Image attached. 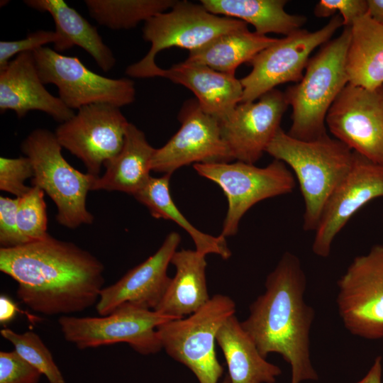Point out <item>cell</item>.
<instances>
[{"instance_id": "obj_1", "label": "cell", "mask_w": 383, "mask_h": 383, "mask_svg": "<svg viewBox=\"0 0 383 383\" xmlns=\"http://www.w3.org/2000/svg\"><path fill=\"white\" fill-rule=\"evenodd\" d=\"M0 270L18 283L17 297L33 311L52 316L82 311L96 304L104 266L75 244L46 238L0 249Z\"/></svg>"}, {"instance_id": "obj_2", "label": "cell", "mask_w": 383, "mask_h": 383, "mask_svg": "<svg viewBox=\"0 0 383 383\" xmlns=\"http://www.w3.org/2000/svg\"><path fill=\"white\" fill-rule=\"evenodd\" d=\"M265 291L250 306L243 328L264 357L277 353L290 365L291 383L316 381L310 355L313 309L304 300L306 277L300 259L284 252L267 275Z\"/></svg>"}, {"instance_id": "obj_3", "label": "cell", "mask_w": 383, "mask_h": 383, "mask_svg": "<svg viewBox=\"0 0 383 383\" xmlns=\"http://www.w3.org/2000/svg\"><path fill=\"white\" fill-rule=\"evenodd\" d=\"M266 152L293 170L304 203L303 229L315 231L329 197L351 167L353 151L328 134L306 141L281 128Z\"/></svg>"}, {"instance_id": "obj_4", "label": "cell", "mask_w": 383, "mask_h": 383, "mask_svg": "<svg viewBox=\"0 0 383 383\" xmlns=\"http://www.w3.org/2000/svg\"><path fill=\"white\" fill-rule=\"evenodd\" d=\"M350 27L323 45L311 57L302 79L284 94L292 109L288 134L301 140H313L327 134L326 118L331 106L348 84L345 71Z\"/></svg>"}, {"instance_id": "obj_5", "label": "cell", "mask_w": 383, "mask_h": 383, "mask_svg": "<svg viewBox=\"0 0 383 383\" xmlns=\"http://www.w3.org/2000/svg\"><path fill=\"white\" fill-rule=\"evenodd\" d=\"M21 150L33 165L31 184L40 187L55 204L57 222L69 228L91 224L94 216L87 209L86 199L98 177L70 165L55 134L47 129L32 131L23 141Z\"/></svg>"}, {"instance_id": "obj_6", "label": "cell", "mask_w": 383, "mask_h": 383, "mask_svg": "<svg viewBox=\"0 0 383 383\" xmlns=\"http://www.w3.org/2000/svg\"><path fill=\"white\" fill-rule=\"evenodd\" d=\"M246 26L243 21L209 12L201 4L177 1L169 11L144 23L143 38L150 48L140 61L127 67L126 74L135 78L160 77L162 68L155 62L160 51L172 47L196 50L222 34Z\"/></svg>"}, {"instance_id": "obj_7", "label": "cell", "mask_w": 383, "mask_h": 383, "mask_svg": "<svg viewBox=\"0 0 383 383\" xmlns=\"http://www.w3.org/2000/svg\"><path fill=\"white\" fill-rule=\"evenodd\" d=\"M235 311V304L231 297L215 294L189 316L171 319L157 326L162 348L189 368L199 383H218L223 368L216 355V335Z\"/></svg>"}, {"instance_id": "obj_8", "label": "cell", "mask_w": 383, "mask_h": 383, "mask_svg": "<svg viewBox=\"0 0 383 383\" xmlns=\"http://www.w3.org/2000/svg\"><path fill=\"white\" fill-rule=\"evenodd\" d=\"M200 176L217 184L228 201L221 235H235L245 213L257 203L289 194L296 186L285 163L274 160L265 167L241 161L193 165Z\"/></svg>"}, {"instance_id": "obj_9", "label": "cell", "mask_w": 383, "mask_h": 383, "mask_svg": "<svg viewBox=\"0 0 383 383\" xmlns=\"http://www.w3.org/2000/svg\"><path fill=\"white\" fill-rule=\"evenodd\" d=\"M171 319L155 310L126 303L106 316H62L58 323L65 339L79 349L125 343L147 355L162 349L157 328Z\"/></svg>"}, {"instance_id": "obj_10", "label": "cell", "mask_w": 383, "mask_h": 383, "mask_svg": "<svg viewBox=\"0 0 383 383\" xmlns=\"http://www.w3.org/2000/svg\"><path fill=\"white\" fill-rule=\"evenodd\" d=\"M345 328L367 340L383 338V243L355 257L337 282Z\"/></svg>"}, {"instance_id": "obj_11", "label": "cell", "mask_w": 383, "mask_h": 383, "mask_svg": "<svg viewBox=\"0 0 383 383\" xmlns=\"http://www.w3.org/2000/svg\"><path fill=\"white\" fill-rule=\"evenodd\" d=\"M343 26L339 14L315 31L298 30L260 52L249 64L251 72L240 80L243 92L240 103L255 101L279 84L298 83L311 52L330 40Z\"/></svg>"}, {"instance_id": "obj_12", "label": "cell", "mask_w": 383, "mask_h": 383, "mask_svg": "<svg viewBox=\"0 0 383 383\" xmlns=\"http://www.w3.org/2000/svg\"><path fill=\"white\" fill-rule=\"evenodd\" d=\"M43 84H55L59 98L70 109L94 104L121 108L135 99L133 81L112 79L89 70L77 57L66 56L48 47L33 52Z\"/></svg>"}, {"instance_id": "obj_13", "label": "cell", "mask_w": 383, "mask_h": 383, "mask_svg": "<svg viewBox=\"0 0 383 383\" xmlns=\"http://www.w3.org/2000/svg\"><path fill=\"white\" fill-rule=\"evenodd\" d=\"M128 124L120 108L94 104L78 109L55 134L62 148L82 161L87 173L99 177L101 166L121 150Z\"/></svg>"}, {"instance_id": "obj_14", "label": "cell", "mask_w": 383, "mask_h": 383, "mask_svg": "<svg viewBox=\"0 0 383 383\" xmlns=\"http://www.w3.org/2000/svg\"><path fill=\"white\" fill-rule=\"evenodd\" d=\"M335 138L383 166V85L368 89L348 84L326 118Z\"/></svg>"}, {"instance_id": "obj_15", "label": "cell", "mask_w": 383, "mask_h": 383, "mask_svg": "<svg viewBox=\"0 0 383 383\" xmlns=\"http://www.w3.org/2000/svg\"><path fill=\"white\" fill-rule=\"evenodd\" d=\"M181 127L162 148L155 149L152 171L171 174L190 164L230 162L233 160L220 123L204 112L196 100L189 101L179 115Z\"/></svg>"}, {"instance_id": "obj_16", "label": "cell", "mask_w": 383, "mask_h": 383, "mask_svg": "<svg viewBox=\"0 0 383 383\" xmlns=\"http://www.w3.org/2000/svg\"><path fill=\"white\" fill-rule=\"evenodd\" d=\"M383 197V166L353 151L351 167L329 197L316 229L313 252L330 255L332 243L349 220L373 199Z\"/></svg>"}, {"instance_id": "obj_17", "label": "cell", "mask_w": 383, "mask_h": 383, "mask_svg": "<svg viewBox=\"0 0 383 383\" xmlns=\"http://www.w3.org/2000/svg\"><path fill=\"white\" fill-rule=\"evenodd\" d=\"M288 106L284 92L277 89L263 94L257 101L240 103L231 118L220 123L233 160L249 164L259 160L281 128Z\"/></svg>"}, {"instance_id": "obj_18", "label": "cell", "mask_w": 383, "mask_h": 383, "mask_svg": "<svg viewBox=\"0 0 383 383\" xmlns=\"http://www.w3.org/2000/svg\"><path fill=\"white\" fill-rule=\"evenodd\" d=\"M180 242V235L170 232L152 255L103 288L96 305L97 313L106 316L126 303L154 310L170 283L167 269Z\"/></svg>"}, {"instance_id": "obj_19", "label": "cell", "mask_w": 383, "mask_h": 383, "mask_svg": "<svg viewBox=\"0 0 383 383\" xmlns=\"http://www.w3.org/2000/svg\"><path fill=\"white\" fill-rule=\"evenodd\" d=\"M14 111L21 118L29 111H40L61 123L74 116L62 100L45 87L33 52H24L0 69V111Z\"/></svg>"}, {"instance_id": "obj_20", "label": "cell", "mask_w": 383, "mask_h": 383, "mask_svg": "<svg viewBox=\"0 0 383 383\" xmlns=\"http://www.w3.org/2000/svg\"><path fill=\"white\" fill-rule=\"evenodd\" d=\"M160 77L191 90L201 109L219 123L228 121L241 101L243 89L235 75L222 73L203 65L184 61L167 70L162 69Z\"/></svg>"}, {"instance_id": "obj_21", "label": "cell", "mask_w": 383, "mask_h": 383, "mask_svg": "<svg viewBox=\"0 0 383 383\" xmlns=\"http://www.w3.org/2000/svg\"><path fill=\"white\" fill-rule=\"evenodd\" d=\"M206 256L195 250L182 249L173 255L176 273L154 309L173 319L189 316L210 299L206 279Z\"/></svg>"}, {"instance_id": "obj_22", "label": "cell", "mask_w": 383, "mask_h": 383, "mask_svg": "<svg viewBox=\"0 0 383 383\" xmlns=\"http://www.w3.org/2000/svg\"><path fill=\"white\" fill-rule=\"evenodd\" d=\"M155 150L145 133L129 123L121 150L104 164L105 173L95 179L91 191H117L133 196L151 177Z\"/></svg>"}, {"instance_id": "obj_23", "label": "cell", "mask_w": 383, "mask_h": 383, "mask_svg": "<svg viewBox=\"0 0 383 383\" xmlns=\"http://www.w3.org/2000/svg\"><path fill=\"white\" fill-rule=\"evenodd\" d=\"M216 343L226 359L231 383H275L282 374L279 367L260 354L235 315L221 326Z\"/></svg>"}, {"instance_id": "obj_24", "label": "cell", "mask_w": 383, "mask_h": 383, "mask_svg": "<svg viewBox=\"0 0 383 383\" xmlns=\"http://www.w3.org/2000/svg\"><path fill=\"white\" fill-rule=\"evenodd\" d=\"M345 71L352 85L368 89L383 85V24L368 13L350 26Z\"/></svg>"}, {"instance_id": "obj_25", "label": "cell", "mask_w": 383, "mask_h": 383, "mask_svg": "<svg viewBox=\"0 0 383 383\" xmlns=\"http://www.w3.org/2000/svg\"><path fill=\"white\" fill-rule=\"evenodd\" d=\"M285 0H201V4L215 15L238 19L254 26L255 33L289 35L301 29L306 17L288 13Z\"/></svg>"}, {"instance_id": "obj_26", "label": "cell", "mask_w": 383, "mask_h": 383, "mask_svg": "<svg viewBox=\"0 0 383 383\" xmlns=\"http://www.w3.org/2000/svg\"><path fill=\"white\" fill-rule=\"evenodd\" d=\"M277 40L251 32L246 26L222 34L199 49L189 52L185 62L235 75L241 64L250 63L260 52Z\"/></svg>"}, {"instance_id": "obj_27", "label": "cell", "mask_w": 383, "mask_h": 383, "mask_svg": "<svg viewBox=\"0 0 383 383\" xmlns=\"http://www.w3.org/2000/svg\"><path fill=\"white\" fill-rule=\"evenodd\" d=\"M170 177L171 174H164L160 177L151 176L133 196L148 208L154 218L171 220L187 231L195 245L196 251L205 256L216 254L223 260H228L231 256V251L226 238L199 231L179 210L170 194Z\"/></svg>"}, {"instance_id": "obj_28", "label": "cell", "mask_w": 383, "mask_h": 383, "mask_svg": "<svg viewBox=\"0 0 383 383\" xmlns=\"http://www.w3.org/2000/svg\"><path fill=\"white\" fill-rule=\"evenodd\" d=\"M29 7L49 13L55 23V31L73 47L77 45L88 52L104 72L116 64L111 50L104 43L96 26L91 24L74 9L62 0H26Z\"/></svg>"}, {"instance_id": "obj_29", "label": "cell", "mask_w": 383, "mask_h": 383, "mask_svg": "<svg viewBox=\"0 0 383 383\" xmlns=\"http://www.w3.org/2000/svg\"><path fill=\"white\" fill-rule=\"evenodd\" d=\"M175 0H85L89 13L101 26L129 29L170 9Z\"/></svg>"}, {"instance_id": "obj_30", "label": "cell", "mask_w": 383, "mask_h": 383, "mask_svg": "<svg viewBox=\"0 0 383 383\" xmlns=\"http://www.w3.org/2000/svg\"><path fill=\"white\" fill-rule=\"evenodd\" d=\"M1 336L9 341L14 350L26 361L44 374L49 383H65L52 355L39 335L33 331L16 333L3 328Z\"/></svg>"}, {"instance_id": "obj_31", "label": "cell", "mask_w": 383, "mask_h": 383, "mask_svg": "<svg viewBox=\"0 0 383 383\" xmlns=\"http://www.w3.org/2000/svg\"><path fill=\"white\" fill-rule=\"evenodd\" d=\"M44 192L31 186L28 192L18 198L16 219L19 233L25 245L43 240L47 232L48 217Z\"/></svg>"}, {"instance_id": "obj_32", "label": "cell", "mask_w": 383, "mask_h": 383, "mask_svg": "<svg viewBox=\"0 0 383 383\" xmlns=\"http://www.w3.org/2000/svg\"><path fill=\"white\" fill-rule=\"evenodd\" d=\"M53 43L55 50L63 52L72 48L70 43L60 33L54 30H37L18 40L0 42V69L11 61V57L24 52H34Z\"/></svg>"}, {"instance_id": "obj_33", "label": "cell", "mask_w": 383, "mask_h": 383, "mask_svg": "<svg viewBox=\"0 0 383 383\" xmlns=\"http://www.w3.org/2000/svg\"><path fill=\"white\" fill-rule=\"evenodd\" d=\"M34 170L28 157L17 158L0 157V189L19 198L28 192L30 187L25 181L33 178Z\"/></svg>"}, {"instance_id": "obj_34", "label": "cell", "mask_w": 383, "mask_h": 383, "mask_svg": "<svg viewBox=\"0 0 383 383\" xmlns=\"http://www.w3.org/2000/svg\"><path fill=\"white\" fill-rule=\"evenodd\" d=\"M41 374L15 350L0 352V383H38Z\"/></svg>"}, {"instance_id": "obj_35", "label": "cell", "mask_w": 383, "mask_h": 383, "mask_svg": "<svg viewBox=\"0 0 383 383\" xmlns=\"http://www.w3.org/2000/svg\"><path fill=\"white\" fill-rule=\"evenodd\" d=\"M339 12L343 26L350 27L355 20L367 13V0H321L313 13L318 18H327Z\"/></svg>"}, {"instance_id": "obj_36", "label": "cell", "mask_w": 383, "mask_h": 383, "mask_svg": "<svg viewBox=\"0 0 383 383\" xmlns=\"http://www.w3.org/2000/svg\"><path fill=\"white\" fill-rule=\"evenodd\" d=\"M18 198L0 197V244L10 248L25 245L19 233L16 211Z\"/></svg>"}, {"instance_id": "obj_37", "label": "cell", "mask_w": 383, "mask_h": 383, "mask_svg": "<svg viewBox=\"0 0 383 383\" xmlns=\"http://www.w3.org/2000/svg\"><path fill=\"white\" fill-rule=\"evenodd\" d=\"M17 308L14 302L9 297L1 295L0 297V322L6 323L14 318Z\"/></svg>"}, {"instance_id": "obj_38", "label": "cell", "mask_w": 383, "mask_h": 383, "mask_svg": "<svg viewBox=\"0 0 383 383\" xmlns=\"http://www.w3.org/2000/svg\"><path fill=\"white\" fill-rule=\"evenodd\" d=\"M382 357L377 356L366 375L356 383H382Z\"/></svg>"}, {"instance_id": "obj_39", "label": "cell", "mask_w": 383, "mask_h": 383, "mask_svg": "<svg viewBox=\"0 0 383 383\" xmlns=\"http://www.w3.org/2000/svg\"><path fill=\"white\" fill-rule=\"evenodd\" d=\"M367 2L369 16L383 24V0H367Z\"/></svg>"}, {"instance_id": "obj_40", "label": "cell", "mask_w": 383, "mask_h": 383, "mask_svg": "<svg viewBox=\"0 0 383 383\" xmlns=\"http://www.w3.org/2000/svg\"><path fill=\"white\" fill-rule=\"evenodd\" d=\"M221 383H231V381L228 374L226 375L225 379L223 380Z\"/></svg>"}]
</instances>
